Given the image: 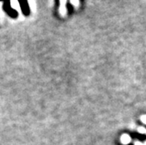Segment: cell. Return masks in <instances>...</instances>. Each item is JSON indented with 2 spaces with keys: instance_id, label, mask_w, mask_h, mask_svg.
I'll return each mask as SVG.
<instances>
[{
  "instance_id": "obj_2",
  "label": "cell",
  "mask_w": 146,
  "mask_h": 145,
  "mask_svg": "<svg viewBox=\"0 0 146 145\" xmlns=\"http://www.w3.org/2000/svg\"><path fill=\"white\" fill-rule=\"evenodd\" d=\"M9 6H6V8H5V10L6 9V11H8V13H9V15H11V17H13V18H15V17H17V12L14 11V10H11V8H8Z\"/></svg>"
},
{
  "instance_id": "obj_4",
  "label": "cell",
  "mask_w": 146,
  "mask_h": 145,
  "mask_svg": "<svg viewBox=\"0 0 146 145\" xmlns=\"http://www.w3.org/2000/svg\"><path fill=\"white\" fill-rule=\"evenodd\" d=\"M138 131H139L140 133H142V134H144V133H146V129H145L144 128H142V127L138 128Z\"/></svg>"
},
{
  "instance_id": "obj_7",
  "label": "cell",
  "mask_w": 146,
  "mask_h": 145,
  "mask_svg": "<svg viewBox=\"0 0 146 145\" xmlns=\"http://www.w3.org/2000/svg\"><path fill=\"white\" fill-rule=\"evenodd\" d=\"M145 145H146V142H145Z\"/></svg>"
},
{
  "instance_id": "obj_1",
  "label": "cell",
  "mask_w": 146,
  "mask_h": 145,
  "mask_svg": "<svg viewBox=\"0 0 146 145\" xmlns=\"http://www.w3.org/2000/svg\"><path fill=\"white\" fill-rule=\"evenodd\" d=\"M20 5L22 7V10L25 13V15H28L29 14V8H28V5L26 2H21Z\"/></svg>"
},
{
  "instance_id": "obj_6",
  "label": "cell",
  "mask_w": 146,
  "mask_h": 145,
  "mask_svg": "<svg viewBox=\"0 0 146 145\" xmlns=\"http://www.w3.org/2000/svg\"><path fill=\"white\" fill-rule=\"evenodd\" d=\"M135 145H143L141 142H137L136 143H135Z\"/></svg>"
},
{
  "instance_id": "obj_3",
  "label": "cell",
  "mask_w": 146,
  "mask_h": 145,
  "mask_svg": "<svg viewBox=\"0 0 146 145\" xmlns=\"http://www.w3.org/2000/svg\"><path fill=\"white\" fill-rule=\"evenodd\" d=\"M130 142V137L128 135H123L122 136V142L123 144H128Z\"/></svg>"
},
{
  "instance_id": "obj_5",
  "label": "cell",
  "mask_w": 146,
  "mask_h": 145,
  "mask_svg": "<svg viewBox=\"0 0 146 145\" xmlns=\"http://www.w3.org/2000/svg\"><path fill=\"white\" fill-rule=\"evenodd\" d=\"M141 121H142L143 123L146 124V115H143V116L141 117Z\"/></svg>"
}]
</instances>
